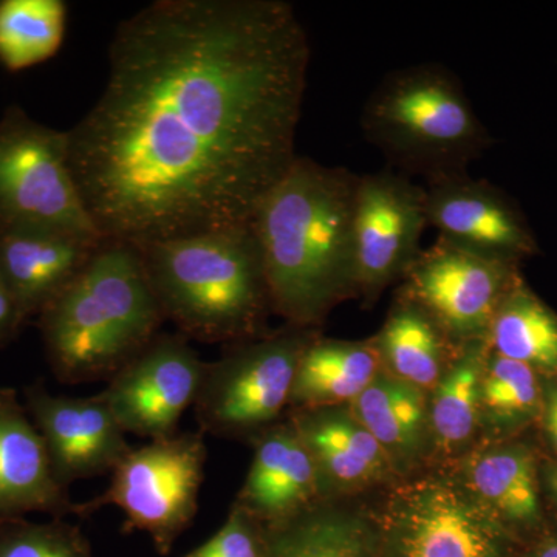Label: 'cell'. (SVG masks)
<instances>
[{
    "label": "cell",
    "mask_w": 557,
    "mask_h": 557,
    "mask_svg": "<svg viewBox=\"0 0 557 557\" xmlns=\"http://www.w3.org/2000/svg\"><path fill=\"white\" fill-rule=\"evenodd\" d=\"M0 557H95L89 539L65 519L0 520Z\"/></svg>",
    "instance_id": "28"
},
{
    "label": "cell",
    "mask_w": 557,
    "mask_h": 557,
    "mask_svg": "<svg viewBox=\"0 0 557 557\" xmlns=\"http://www.w3.org/2000/svg\"><path fill=\"white\" fill-rule=\"evenodd\" d=\"M358 180L346 168L298 156L251 220L273 313L287 324L318 329L339 302L357 296Z\"/></svg>",
    "instance_id": "2"
},
{
    "label": "cell",
    "mask_w": 557,
    "mask_h": 557,
    "mask_svg": "<svg viewBox=\"0 0 557 557\" xmlns=\"http://www.w3.org/2000/svg\"><path fill=\"white\" fill-rule=\"evenodd\" d=\"M461 479L505 527L533 525L541 518L537 465L523 446H494L465 461Z\"/></svg>",
    "instance_id": "23"
},
{
    "label": "cell",
    "mask_w": 557,
    "mask_h": 557,
    "mask_svg": "<svg viewBox=\"0 0 557 557\" xmlns=\"http://www.w3.org/2000/svg\"><path fill=\"white\" fill-rule=\"evenodd\" d=\"M288 418L313 460L324 500L397 478L386 454L348 406L298 410Z\"/></svg>",
    "instance_id": "16"
},
{
    "label": "cell",
    "mask_w": 557,
    "mask_h": 557,
    "mask_svg": "<svg viewBox=\"0 0 557 557\" xmlns=\"http://www.w3.org/2000/svg\"><path fill=\"white\" fill-rule=\"evenodd\" d=\"M25 409L49 450L54 474L65 487L110 475L131 453L126 432L100 394L53 395L44 381L24 388Z\"/></svg>",
    "instance_id": "13"
},
{
    "label": "cell",
    "mask_w": 557,
    "mask_h": 557,
    "mask_svg": "<svg viewBox=\"0 0 557 557\" xmlns=\"http://www.w3.org/2000/svg\"><path fill=\"white\" fill-rule=\"evenodd\" d=\"M317 329L285 324L277 332L225 346L208 362L194 417L199 431L252 443L284 420L304 350Z\"/></svg>",
    "instance_id": "6"
},
{
    "label": "cell",
    "mask_w": 557,
    "mask_h": 557,
    "mask_svg": "<svg viewBox=\"0 0 557 557\" xmlns=\"http://www.w3.org/2000/svg\"><path fill=\"white\" fill-rule=\"evenodd\" d=\"M164 322L141 251L112 240L102 242L38 318L50 370L70 386L108 383L152 343Z\"/></svg>",
    "instance_id": "3"
},
{
    "label": "cell",
    "mask_w": 557,
    "mask_h": 557,
    "mask_svg": "<svg viewBox=\"0 0 557 557\" xmlns=\"http://www.w3.org/2000/svg\"><path fill=\"white\" fill-rule=\"evenodd\" d=\"M67 16L64 0H0V65L20 73L57 57Z\"/></svg>",
    "instance_id": "26"
},
{
    "label": "cell",
    "mask_w": 557,
    "mask_h": 557,
    "mask_svg": "<svg viewBox=\"0 0 557 557\" xmlns=\"http://www.w3.org/2000/svg\"><path fill=\"white\" fill-rule=\"evenodd\" d=\"M0 230H47L102 239L69 161L67 131L20 106L0 119Z\"/></svg>",
    "instance_id": "8"
},
{
    "label": "cell",
    "mask_w": 557,
    "mask_h": 557,
    "mask_svg": "<svg viewBox=\"0 0 557 557\" xmlns=\"http://www.w3.org/2000/svg\"><path fill=\"white\" fill-rule=\"evenodd\" d=\"M102 242L61 231L0 230V271L27 324L86 269Z\"/></svg>",
    "instance_id": "18"
},
{
    "label": "cell",
    "mask_w": 557,
    "mask_h": 557,
    "mask_svg": "<svg viewBox=\"0 0 557 557\" xmlns=\"http://www.w3.org/2000/svg\"><path fill=\"white\" fill-rule=\"evenodd\" d=\"M267 527L237 504L214 536L183 557H265Z\"/></svg>",
    "instance_id": "29"
},
{
    "label": "cell",
    "mask_w": 557,
    "mask_h": 557,
    "mask_svg": "<svg viewBox=\"0 0 557 557\" xmlns=\"http://www.w3.org/2000/svg\"><path fill=\"white\" fill-rule=\"evenodd\" d=\"M541 409L536 370L490 350L480 384V421L485 417L494 426H511Z\"/></svg>",
    "instance_id": "27"
},
{
    "label": "cell",
    "mask_w": 557,
    "mask_h": 557,
    "mask_svg": "<svg viewBox=\"0 0 557 557\" xmlns=\"http://www.w3.org/2000/svg\"><path fill=\"white\" fill-rule=\"evenodd\" d=\"M251 445L255 457L234 504L274 527L324 502L317 468L288 417Z\"/></svg>",
    "instance_id": "17"
},
{
    "label": "cell",
    "mask_w": 557,
    "mask_h": 557,
    "mask_svg": "<svg viewBox=\"0 0 557 557\" xmlns=\"http://www.w3.org/2000/svg\"><path fill=\"white\" fill-rule=\"evenodd\" d=\"M487 354V339L463 344L432 391L429 399L432 443L442 453H460L474 438Z\"/></svg>",
    "instance_id": "24"
},
{
    "label": "cell",
    "mask_w": 557,
    "mask_h": 557,
    "mask_svg": "<svg viewBox=\"0 0 557 557\" xmlns=\"http://www.w3.org/2000/svg\"><path fill=\"white\" fill-rule=\"evenodd\" d=\"M265 557H379L372 516L321 502L267 527Z\"/></svg>",
    "instance_id": "22"
},
{
    "label": "cell",
    "mask_w": 557,
    "mask_h": 557,
    "mask_svg": "<svg viewBox=\"0 0 557 557\" xmlns=\"http://www.w3.org/2000/svg\"><path fill=\"white\" fill-rule=\"evenodd\" d=\"M27 322L22 317L17 300L0 271V350L20 336Z\"/></svg>",
    "instance_id": "30"
},
{
    "label": "cell",
    "mask_w": 557,
    "mask_h": 557,
    "mask_svg": "<svg viewBox=\"0 0 557 557\" xmlns=\"http://www.w3.org/2000/svg\"><path fill=\"white\" fill-rule=\"evenodd\" d=\"M547 482L549 487V493L555 497L557 504V467L549 469L547 474Z\"/></svg>",
    "instance_id": "33"
},
{
    "label": "cell",
    "mask_w": 557,
    "mask_h": 557,
    "mask_svg": "<svg viewBox=\"0 0 557 557\" xmlns=\"http://www.w3.org/2000/svg\"><path fill=\"white\" fill-rule=\"evenodd\" d=\"M310 42L284 0H156L121 21L69 161L104 240L251 223L296 160Z\"/></svg>",
    "instance_id": "1"
},
{
    "label": "cell",
    "mask_w": 557,
    "mask_h": 557,
    "mask_svg": "<svg viewBox=\"0 0 557 557\" xmlns=\"http://www.w3.org/2000/svg\"><path fill=\"white\" fill-rule=\"evenodd\" d=\"M208 461L207 435L178 432L132 448L110 474L100 496L76 504V518L87 519L104 507L124 512L123 533L149 534L156 552L170 556L197 512Z\"/></svg>",
    "instance_id": "7"
},
{
    "label": "cell",
    "mask_w": 557,
    "mask_h": 557,
    "mask_svg": "<svg viewBox=\"0 0 557 557\" xmlns=\"http://www.w3.org/2000/svg\"><path fill=\"white\" fill-rule=\"evenodd\" d=\"M372 520L379 557H507V527L461 475L399 483Z\"/></svg>",
    "instance_id": "9"
},
{
    "label": "cell",
    "mask_w": 557,
    "mask_h": 557,
    "mask_svg": "<svg viewBox=\"0 0 557 557\" xmlns=\"http://www.w3.org/2000/svg\"><path fill=\"white\" fill-rule=\"evenodd\" d=\"M373 344L386 372L424 394L434 391L460 348L426 311L401 296Z\"/></svg>",
    "instance_id": "21"
},
{
    "label": "cell",
    "mask_w": 557,
    "mask_h": 557,
    "mask_svg": "<svg viewBox=\"0 0 557 557\" xmlns=\"http://www.w3.org/2000/svg\"><path fill=\"white\" fill-rule=\"evenodd\" d=\"M428 226L426 189L392 171L361 175L354 212L357 296L373 302L401 281Z\"/></svg>",
    "instance_id": "11"
},
{
    "label": "cell",
    "mask_w": 557,
    "mask_h": 557,
    "mask_svg": "<svg viewBox=\"0 0 557 557\" xmlns=\"http://www.w3.org/2000/svg\"><path fill=\"white\" fill-rule=\"evenodd\" d=\"M542 417L549 443L557 454V384H553L542 397Z\"/></svg>",
    "instance_id": "31"
},
{
    "label": "cell",
    "mask_w": 557,
    "mask_h": 557,
    "mask_svg": "<svg viewBox=\"0 0 557 557\" xmlns=\"http://www.w3.org/2000/svg\"><path fill=\"white\" fill-rule=\"evenodd\" d=\"M531 557H557V536L547 539Z\"/></svg>",
    "instance_id": "32"
},
{
    "label": "cell",
    "mask_w": 557,
    "mask_h": 557,
    "mask_svg": "<svg viewBox=\"0 0 557 557\" xmlns=\"http://www.w3.org/2000/svg\"><path fill=\"white\" fill-rule=\"evenodd\" d=\"M207 364L188 338L161 332L108 381L100 397L126 434L170 438L194 408Z\"/></svg>",
    "instance_id": "12"
},
{
    "label": "cell",
    "mask_w": 557,
    "mask_h": 557,
    "mask_svg": "<svg viewBox=\"0 0 557 557\" xmlns=\"http://www.w3.org/2000/svg\"><path fill=\"white\" fill-rule=\"evenodd\" d=\"M429 226L440 239L483 258L518 263L537 251L520 209L496 186L468 174L428 183Z\"/></svg>",
    "instance_id": "14"
},
{
    "label": "cell",
    "mask_w": 557,
    "mask_h": 557,
    "mask_svg": "<svg viewBox=\"0 0 557 557\" xmlns=\"http://www.w3.org/2000/svg\"><path fill=\"white\" fill-rule=\"evenodd\" d=\"M518 263L474 255L440 239L421 249L401 278L412 300L456 346L487 339L502 300L518 282Z\"/></svg>",
    "instance_id": "10"
},
{
    "label": "cell",
    "mask_w": 557,
    "mask_h": 557,
    "mask_svg": "<svg viewBox=\"0 0 557 557\" xmlns=\"http://www.w3.org/2000/svg\"><path fill=\"white\" fill-rule=\"evenodd\" d=\"M138 248L161 313L180 335L231 346L269 333L273 306L252 223Z\"/></svg>",
    "instance_id": "4"
},
{
    "label": "cell",
    "mask_w": 557,
    "mask_h": 557,
    "mask_svg": "<svg viewBox=\"0 0 557 557\" xmlns=\"http://www.w3.org/2000/svg\"><path fill=\"white\" fill-rule=\"evenodd\" d=\"M348 409L376 440L398 475L410 474L434 449L428 394L384 369Z\"/></svg>",
    "instance_id": "19"
},
{
    "label": "cell",
    "mask_w": 557,
    "mask_h": 557,
    "mask_svg": "<svg viewBox=\"0 0 557 557\" xmlns=\"http://www.w3.org/2000/svg\"><path fill=\"white\" fill-rule=\"evenodd\" d=\"M361 127L391 163L428 183L468 174L491 145L460 79L440 64L388 73L370 94Z\"/></svg>",
    "instance_id": "5"
},
{
    "label": "cell",
    "mask_w": 557,
    "mask_h": 557,
    "mask_svg": "<svg viewBox=\"0 0 557 557\" xmlns=\"http://www.w3.org/2000/svg\"><path fill=\"white\" fill-rule=\"evenodd\" d=\"M70 487L54 474L49 450L14 388L0 386V520L46 512L75 516Z\"/></svg>",
    "instance_id": "15"
},
{
    "label": "cell",
    "mask_w": 557,
    "mask_h": 557,
    "mask_svg": "<svg viewBox=\"0 0 557 557\" xmlns=\"http://www.w3.org/2000/svg\"><path fill=\"white\" fill-rule=\"evenodd\" d=\"M373 341L314 338L300 357L289 412L348 406L379 375Z\"/></svg>",
    "instance_id": "20"
},
{
    "label": "cell",
    "mask_w": 557,
    "mask_h": 557,
    "mask_svg": "<svg viewBox=\"0 0 557 557\" xmlns=\"http://www.w3.org/2000/svg\"><path fill=\"white\" fill-rule=\"evenodd\" d=\"M487 346L536 372L557 373V314L519 277L498 307Z\"/></svg>",
    "instance_id": "25"
}]
</instances>
